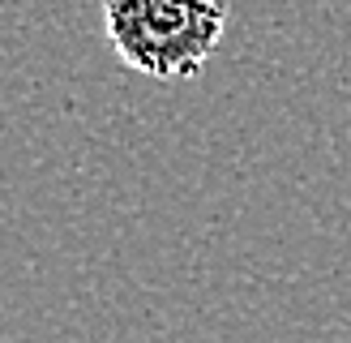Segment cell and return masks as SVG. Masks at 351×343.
<instances>
[{
  "instance_id": "cell-1",
  "label": "cell",
  "mask_w": 351,
  "mask_h": 343,
  "mask_svg": "<svg viewBox=\"0 0 351 343\" xmlns=\"http://www.w3.org/2000/svg\"><path fill=\"white\" fill-rule=\"evenodd\" d=\"M108 43L159 82L197 78L227 30V0H103Z\"/></svg>"
}]
</instances>
